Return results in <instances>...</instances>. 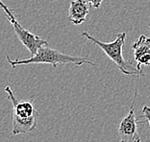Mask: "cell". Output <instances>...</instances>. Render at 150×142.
I'll return each mask as SVG.
<instances>
[{
	"label": "cell",
	"instance_id": "6",
	"mask_svg": "<svg viewBox=\"0 0 150 142\" xmlns=\"http://www.w3.org/2000/svg\"><path fill=\"white\" fill-rule=\"evenodd\" d=\"M132 49L134 51V59L137 63V69L142 71V65H150V38L145 35L139 38L133 43Z\"/></svg>",
	"mask_w": 150,
	"mask_h": 142
},
{
	"label": "cell",
	"instance_id": "8",
	"mask_svg": "<svg viewBox=\"0 0 150 142\" xmlns=\"http://www.w3.org/2000/svg\"><path fill=\"white\" fill-rule=\"evenodd\" d=\"M0 7H1L3 11L5 12L6 16H7V18L9 19V21H12V20H16V16H15V15H13V13L11 11V10L9 9V7H8V6L4 4V2H3L2 0H0Z\"/></svg>",
	"mask_w": 150,
	"mask_h": 142
},
{
	"label": "cell",
	"instance_id": "10",
	"mask_svg": "<svg viewBox=\"0 0 150 142\" xmlns=\"http://www.w3.org/2000/svg\"><path fill=\"white\" fill-rule=\"evenodd\" d=\"M87 1L88 4L93 6L94 9H99L101 7L102 2H103V0H87Z\"/></svg>",
	"mask_w": 150,
	"mask_h": 142
},
{
	"label": "cell",
	"instance_id": "7",
	"mask_svg": "<svg viewBox=\"0 0 150 142\" xmlns=\"http://www.w3.org/2000/svg\"><path fill=\"white\" fill-rule=\"evenodd\" d=\"M90 6L87 0H72L69 8V20L74 25L82 24L90 13Z\"/></svg>",
	"mask_w": 150,
	"mask_h": 142
},
{
	"label": "cell",
	"instance_id": "3",
	"mask_svg": "<svg viewBox=\"0 0 150 142\" xmlns=\"http://www.w3.org/2000/svg\"><path fill=\"white\" fill-rule=\"evenodd\" d=\"M82 36L87 38V39H88L90 41L93 42L96 45L99 46L100 48L103 50V52L117 65L118 69L123 74H125V75L136 76V77L144 75V73L137 69V67L133 66L132 63L127 62V60L124 59L123 54H122V50H123L126 36H127V34L125 32L117 35L115 39L111 42L101 41V40L93 38V36H91L90 34L87 32L82 33Z\"/></svg>",
	"mask_w": 150,
	"mask_h": 142
},
{
	"label": "cell",
	"instance_id": "4",
	"mask_svg": "<svg viewBox=\"0 0 150 142\" xmlns=\"http://www.w3.org/2000/svg\"><path fill=\"white\" fill-rule=\"evenodd\" d=\"M136 98H137V92L135 93L129 112L119 123L118 134L119 138H120L119 142H141V137H139L138 131V125L144 124V121H139L136 117Z\"/></svg>",
	"mask_w": 150,
	"mask_h": 142
},
{
	"label": "cell",
	"instance_id": "5",
	"mask_svg": "<svg viewBox=\"0 0 150 142\" xmlns=\"http://www.w3.org/2000/svg\"><path fill=\"white\" fill-rule=\"evenodd\" d=\"M10 22L13 24V31L16 34L18 39L21 41L22 44L28 49V51L31 53L32 56L36 55L38 50H39L40 47L48 44L45 39H42V38H40L39 36L34 35L33 33L29 32L28 30H26L25 28H23L16 19L12 20V21H10Z\"/></svg>",
	"mask_w": 150,
	"mask_h": 142
},
{
	"label": "cell",
	"instance_id": "9",
	"mask_svg": "<svg viewBox=\"0 0 150 142\" xmlns=\"http://www.w3.org/2000/svg\"><path fill=\"white\" fill-rule=\"evenodd\" d=\"M142 114H144V117L145 118V120L147 121V123L150 126V107L144 106L142 108Z\"/></svg>",
	"mask_w": 150,
	"mask_h": 142
},
{
	"label": "cell",
	"instance_id": "1",
	"mask_svg": "<svg viewBox=\"0 0 150 142\" xmlns=\"http://www.w3.org/2000/svg\"><path fill=\"white\" fill-rule=\"evenodd\" d=\"M5 91L13 107V134L18 136L20 134H29L34 131L38 126L39 112L35 110L33 103L29 100H16L13 91L9 86L5 87Z\"/></svg>",
	"mask_w": 150,
	"mask_h": 142
},
{
	"label": "cell",
	"instance_id": "2",
	"mask_svg": "<svg viewBox=\"0 0 150 142\" xmlns=\"http://www.w3.org/2000/svg\"><path fill=\"white\" fill-rule=\"evenodd\" d=\"M6 59L8 60V63L11 65L13 69H15L18 65H33V63H48V65H52L54 68H57L58 65H61V63H64V65L73 63V65L78 66L83 65H90L93 66H96V63L91 62V60H88L87 59L67 55V54H64L56 49L49 48L47 45L40 47L38 50L36 55L32 56L29 59L12 60L9 55L6 56Z\"/></svg>",
	"mask_w": 150,
	"mask_h": 142
},
{
	"label": "cell",
	"instance_id": "11",
	"mask_svg": "<svg viewBox=\"0 0 150 142\" xmlns=\"http://www.w3.org/2000/svg\"><path fill=\"white\" fill-rule=\"evenodd\" d=\"M147 27L149 28V31H150V24H148V25H147Z\"/></svg>",
	"mask_w": 150,
	"mask_h": 142
}]
</instances>
